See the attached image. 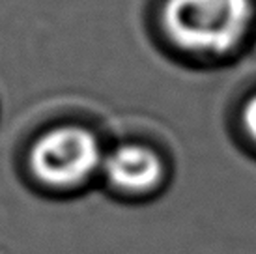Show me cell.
<instances>
[{
    "label": "cell",
    "mask_w": 256,
    "mask_h": 254,
    "mask_svg": "<svg viewBox=\"0 0 256 254\" xmlns=\"http://www.w3.org/2000/svg\"><path fill=\"white\" fill-rule=\"evenodd\" d=\"M101 168L108 184L124 192H146L163 180V161L140 144H122L103 156Z\"/></svg>",
    "instance_id": "3"
},
{
    "label": "cell",
    "mask_w": 256,
    "mask_h": 254,
    "mask_svg": "<svg viewBox=\"0 0 256 254\" xmlns=\"http://www.w3.org/2000/svg\"><path fill=\"white\" fill-rule=\"evenodd\" d=\"M238 124L240 131L243 133L245 140L250 144V148L256 152V86L250 90L240 105L238 112Z\"/></svg>",
    "instance_id": "4"
},
{
    "label": "cell",
    "mask_w": 256,
    "mask_h": 254,
    "mask_svg": "<svg viewBox=\"0 0 256 254\" xmlns=\"http://www.w3.org/2000/svg\"><path fill=\"white\" fill-rule=\"evenodd\" d=\"M163 24L184 50L222 58L254 34L256 0H166Z\"/></svg>",
    "instance_id": "1"
},
{
    "label": "cell",
    "mask_w": 256,
    "mask_h": 254,
    "mask_svg": "<svg viewBox=\"0 0 256 254\" xmlns=\"http://www.w3.org/2000/svg\"><path fill=\"white\" fill-rule=\"evenodd\" d=\"M30 168L50 187H72L92 176L103 162V150L92 131L77 126L49 129L30 148Z\"/></svg>",
    "instance_id": "2"
}]
</instances>
